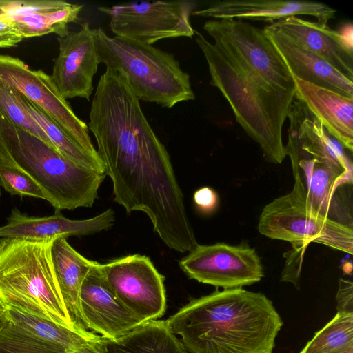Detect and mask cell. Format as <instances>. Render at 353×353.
<instances>
[{"mask_svg": "<svg viewBox=\"0 0 353 353\" xmlns=\"http://www.w3.org/2000/svg\"><path fill=\"white\" fill-rule=\"evenodd\" d=\"M194 30L205 58L210 84L228 102L236 122L270 163L286 157L282 132L295 99V83L286 63L263 29L240 19H212Z\"/></svg>", "mask_w": 353, "mask_h": 353, "instance_id": "6da1fadb", "label": "cell"}, {"mask_svg": "<svg viewBox=\"0 0 353 353\" xmlns=\"http://www.w3.org/2000/svg\"><path fill=\"white\" fill-rule=\"evenodd\" d=\"M88 128L112 183L114 200L128 210L157 206L179 183L164 145L125 80L106 68L92 98Z\"/></svg>", "mask_w": 353, "mask_h": 353, "instance_id": "7a4b0ae2", "label": "cell"}, {"mask_svg": "<svg viewBox=\"0 0 353 353\" xmlns=\"http://www.w3.org/2000/svg\"><path fill=\"white\" fill-rule=\"evenodd\" d=\"M165 321L188 353H272L283 324L270 299L243 288H217Z\"/></svg>", "mask_w": 353, "mask_h": 353, "instance_id": "3957f363", "label": "cell"}, {"mask_svg": "<svg viewBox=\"0 0 353 353\" xmlns=\"http://www.w3.org/2000/svg\"><path fill=\"white\" fill-rule=\"evenodd\" d=\"M54 239H0V301L6 307L77 330L53 268L51 246Z\"/></svg>", "mask_w": 353, "mask_h": 353, "instance_id": "277c9868", "label": "cell"}, {"mask_svg": "<svg viewBox=\"0 0 353 353\" xmlns=\"http://www.w3.org/2000/svg\"><path fill=\"white\" fill-rule=\"evenodd\" d=\"M0 143L47 193L57 211L90 208L105 174L84 168L0 114Z\"/></svg>", "mask_w": 353, "mask_h": 353, "instance_id": "5b68a950", "label": "cell"}, {"mask_svg": "<svg viewBox=\"0 0 353 353\" xmlns=\"http://www.w3.org/2000/svg\"><path fill=\"white\" fill-rule=\"evenodd\" d=\"M94 34L100 63L117 72L139 101L171 108L195 99L190 75L172 54L152 45L110 37L102 28H94Z\"/></svg>", "mask_w": 353, "mask_h": 353, "instance_id": "8992f818", "label": "cell"}, {"mask_svg": "<svg viewBox=\"0 0 353 353\" xmlns=\"http://www.w3.org/2000/svg\"><path fill=\"white\" fill-rule=\"evenodd\" d=\"M294 185L288 194L266 205L259 216V232L293 247L318 243L352 254V227L332 220L313 208L306 199L300 171L292 169Z\"/></svg>", "mask_w": 353, "mask_h": 353, "instance_id": "52a82bcc", "label": "cell"}, {"mask_svg": "<svg viewBox=\"0 0 353 353\" xmlns=\"http://www.w3.org/2000/svg\"><path fill=\"white\" fill-rule=\"evenodd\" d=\"M196 6V1L183 0L131 2L98 9L108 17L116 37L152 45L165 39L192 37L190 16Z\"/></svg>", "mask_w": 353, "mask_h": 353, "instance_id": "ba28073f", "label": "cell"}, {"mask_svg": "<svg viewBox=\"0 0 353 353\" xmlns=\"http://www.w3.org/2000/svg\"><path fill=\"white\" fill-rule=\"evenodd\" d=\"M0 81L35 104L77 144L100 160L92 143L88 125L76 115L50 75L41 70L30 69L17 57L0 54Z\"/></svg>", "mask_w": 353, "mask_h": 353, "instance_id": "9c48e42d", "label": "cell"}, {"mask_svg": "<svg viewBox=\"0 0 353 353\" xmlns=\"http://www.w3.org/2000/svg\"><path fill=\"white\" fill-rule=\"evenodd\" d=\"M179 266L190 279L223 289L250 285L264 276L259 256L245 245L198 244L179 261Z\"/></svg>", "mask_w": 353, "mask_h": 353, "instance_id": "30bf717a", "label": "cell"}, {"mask_svg": "<svg viewBox=\"0 0 353 353\" xmlns=\"http://www.w3.org/2000/svg\"><path fill=\"white\" fill-rule=\"evenodd\" d=\"M101 271L115 296L143 322L163 315L166 307L164 276L149 257L128 255L101 264Z\"/></svg>", "mask_w": 353, "mask_h": 353, "instance_id": "8fae6325", "label": "cell"}, {"mask_svg": "<svg viewBox=\"0 0 353 353\" xmlns=\"http://www.w3.org/2000/svg\"><path fill=\"white\" fill-rule=\"evenodd\" d=\"M59 54L50 75L65 99L81 97L90 100L93 79L100 63L96 47L94 28L88 22L81 28L57 37Z\"/></svg>", "mask_w": 353, "mask_h": 353, "instance_id": "7c38bea8", "label": "cell"}, {"mask_svg": "<svg viewBox=\"0 0 353 353\" xmlns=\"http://www.w3.org/2000/svg\"><path fill=\"white\" fill-rule=\"evenodd\" d=\"M80 310L86 330L104 339H117L144 323L115 296L97 261L83 281Z\"/></svg>", "mask_w": 353, "mask_h": 353, "instance_id": "4fadbf2b", "label": "cell"}, {"mask_svg": "<svg viewBox=\"0 0 353 353\" xmlns=\"http://www.w3.org/2000/svg\"><path fill=\"white\" fill-rule=\"evenodd\" d=\"M279 30L329 63L338 72L353 81L352 24L340 30L327 24L292 16L274 21Z\"/></svg>", "mask_w": 353, "mask_h": 353, "instance_id": "5bb4252c", "label": "cell"}, {"mask_svg": "<svg viewBox=\"0 0 353 353\" xmlns=\"http://www.w3.org/2000/svg\"><path fill=\"white\" fill-rule=\"evenodd\" d=\"M114 223V212L108 209L97 216L83 220L65 217L61 211L51 216H32L13 208L4 225L0 226L1 238L46 241L58 237L85 236L108 230Z\"/></svg>", "mask_w": 353, "mask_h": 353, "instance_id": "9a60e30c", "label": "cell"}, {"mask_svg": "<svg viewBox=\"0 0 353 353\" xmlns=\"http://www.w3.org/2000/svg\"><path fill=\"white\" fill-rule=\"evenodd\" d=\"M336 10L327 4L308 1L230 0L216 2L192 15L214 19L262 21L270 23L292 16L314 17L317 21L327 24L335 18Z\"/></svg>", "mask_w": 353, "mask_h": 353, "instance_id": "2e32d148", "label": "cell"}, {"mask_svg": "<svg viewBox=\"0 0 353 353\" xmlns=\"http://www.w3.org/2000/svg\"><path fill=\"white\" fill-rule=\"evenodd\" d=\"M263 30L293 77L353 99V81L329 63L288 37L273 23Z\"/></svg>", "mask_w": 353, "mask_h": 353, "instance_id": "e0dca14e", "label": "cell"}, {"mask_svg": "<svg viewBox=\"0 0 353 353\" xmlns=\"http://www.w3.org/2000/svg\"><path fill=\"white\" fill-rule=\"evenodd\" d=\"M295 99L322 123L341 146L353 150V99L293 77Z\"/></svg>", "mask_w": 353, "mask_h": 353, "instance_id": "ac0fdd59", "label": "cell"}, {"mask_svg": "<svg viewBox=\"0 0 353 353\" xmlns=\"http://www.w3.org/2000/svg\"><path fill=\"white\" fill-rule=\"evenodd\" d=\"M51 258L60 292L72 325L78 330L88 331L81 313L80 290L94 261L76 251L65 237H58L53 241Z\"/></svg>", "mask_w": 353, "mask_h": 353, "instance_id": "d6986e66", "label": "cell"}, {"mask_svg": "<svg viewBox=\"0 0 353 353\" xmlns=\"http://www.w3.org/2000/svg\"><path fill=\"white\" fill-rule=\"evenodd\" d=\"M101 353H188L165 321L151 320L115 339L101 338Z\"/></svg>", "mask_w": 353, "mask_h": 353, "instance_id": "ffe728a7", "label": "cell"}, {"mask_svg": "<svg viewBox=\"0 0 353 353\" xmlns=\"http://www.w3.org/2000/svg\"><path fill=\"white\" fill-rule=\"evenodd\" d=\"M7 316L19 330L60 353H74L101 339L91 331L70 328L13 308L7 307Z\"/></svg>", "mask_w": 353, "mask_h": 353, "instance_id": "44dd1931", "label": "cell"}, {"mask_svg": "<svg viewBox=\"0 0 353 353\" xmlns=\"http://www.w3.org/2000/svg\"><path fill=\"white\" fill-rule=\"evenodd\" d=\"M83 8L82 4L71 3L67 8L52 12L26 15L2 13V16L12 24L23 39L50 33L63 37L69 32L68 24L78 20Z\"/></svg>", "mask_w": 353, "mask_h": 353, "instance_id": "7402d4cb", "label": "cell"}, {"mask_svg": "<svg viewBox=\"0 0 353 353\" xmlns=\"http://www.w3.org/2000/svg\"><path fill=\"white\" fill-rule=\"evenodd\" d=\"M20 100L27 112L40 125L53 146L61 154L84 168L105 173L101 161L90 155L57 123L21 94H20Z\"/></svg>", "mask_w": 353, "mask_h": 353, "instance_id": "603a6c76", "label": "cell"}, {"mask_svg": "<svg viewBox=\"0 0 353 353\" xmlns=\"http://www.w3.org/2000/svg\"><path fill=\"white\" fill-rule=\"evenodd\" d=\"M352 349L353 313L337 312L300 353H344Z\"/></svg>", "mask_w": 353, "mask_h": 353, "instance_id": "cb8c5ba5", "label": "cell"}, {"mask_svg": "<svg viewBox=\"0 0 353 353\" xmlns=\"http://www.w3.org/2000/svg\"><path fill=\"white\" fill-rule=\"evenodd\" d=\"M0 185L10 195L30 196L50 202L42 188L17 165L0 143Z\"/></svg>", "mask_w": 353, "mask_h": 353, "instance_id": "d4e9b609", "label": "cell"}, {"mask_svg": "<svg viewBox=\"0 0 353 353\" xmlns=\"http://www.w3.org/2000/svg\"><path fill=\"white\" fill-rule=\"evenodd\" d=\"M0 114L14 125L30 132L55 149L40 125L24 108L19 92L1 81Z\"/></svg>", "mask_w": 353, "mask_h": 353, "instance_id": "484cf974", "label": "cell"}, {"mask_svg": "<svg viewBox=\"0 0 353 353\" xmlns=\"http://www.w3.org/2000/svg\"><path fill=\"white\" fill-rule=\"evenodd\" d=\"M0 353H60L30 336L9 319L0 331Z\"/></svg>", "mask_w": 353, "mask_h": 353, "instance_id": "4316f807", "label": "cell"}, {"mask_svg": "<svg viewBox=\"0 0 353 353\" xmlns=\"http://www.w3.org/2000/svg\"><path fill=\"white\" fill-rule=\"evenodd\" d=\"M70 4L61 0H0V11L11 15H26L56 11Z\"/></svg>", "mask_w": 353, "mask_h": 353, "instance_id": "83f0119b", "label": "cell"}, {"mask_svg": "<svg viewBox=\"0 0 353 353\" xmlns=\"http://www.w3.org/2000/svg\"><path fill=\"white\" fill-rule=\"evenodd\" d=\"M306 248L305 245L294 247L292 252L288 253L289 255L286 257L281 281L292 283L297 289H299L301 268Z\"/></svg>", "mask_w": 353, "mask_h": 353, "instance_id": "f1b7e54d", "label": "cell"}, {"mask_svg": "<svg viewBox=\"0 0 353 353\" xmlns=\"http://www.w3.org/2000/svg\"><path fill=\"white\" fill-rule=\"evenodd\" d=\"M193 199L197 210L204 214L214 212L219 204L217 193L209 187L198 189L194 194Z\"/></svg>", "mask_w": 353, "mask_h": 353, "instance_id": "f546056e", "label": "cell"}, {"mask_svg": "<svg viewBox=\"0 0 353 353\" xmlns=\"http://www.w3.org/2000/svg\"><path fill=\"white\" fill-rule=\"evenodd\" d=\"M337 312L353 313V283L345 279L339 280L336 296Z\"/></svg>", "mask_w": 353, "mask_h": 353, "instance_id": "4dcf8cb0", "label": "cell"}, {"mask_svg": "<svg viewBox=\"0 0 353 353\" xmlns=\"http://www.w3.org/2000/svg\"><path fill=\"white\" fill-rule=\"evenodd\" d=\"M23 39L12 24L0 14V48L14 46Z\"/></svg>", "mask_w": 353, "mask_h": 353, "instance_id": "1f68e13d", "label": "cell"}, {"mask_svg": "<svg viewBox=\"0 0 353 353\" xmlns=\"http://www.w3.org/2000/svg\"><path fill=\"white\" fill-rule=\"evenodd\" d=\"M97 342L85 346L74 353H101L97 345Z\"/></svg>", "mask_w": 353, "mask_h": 353, "instance_id": "d6a6232c", "label": "cell"}, {"mask_svg": "<svg viewBox=\"0 0 353 353\" xmlns=\"http://www.w3.org/2000/svg\"><path fill=\"white\" fill-rule=\"evenodd\" d=\"M8 318L7 314L1 317H0V331L5 326V325L8 323Z\"/></svg>", "mask_w": 353, "mask_h": 353, "instance_id": "836d02e7", "label": "cell"}, {"mask_svg": "<svg viewBox=\"0 0 353 353\" xmlns=\"http://www.w3.org/2000/svg\"><path fill=\"white\" fill-rule=\"evenodd\" d=\"M7 314V307L5 305L0 301V317L6 315Z\"/></svg>", "mask_w": 353, "mask_h": 353, "instance_id": "e575fe53", "label": "cell"}, {"mask_svg": "<svg viewBox=\"0 0 353 353\" xmlns=\"http://www.w3.org/2000/svg\"><path fill=\"white\" fill-rule=\"evenodd\" d=\"M344 353H353V349H352V350H349V351H347V352H344Z\"/></svg>", "mask_w": 353, "mask_h": 353, "instance_id": "d590c367", "label": "cell"}, {"mask_svg": "<svg viewBox=\"0 0 353 353\" xmlns=\"http://www.w3.org/2000/svg\"><path fill=\"white\" fill-rule=\"evenodd\" d=\"M3 13L1 11H0V14Z\"/></svg>", "mask_w": 353, "mask_h": 353, "instance_id": "8d00e7d4", "label": "cell"}]
</instances>
